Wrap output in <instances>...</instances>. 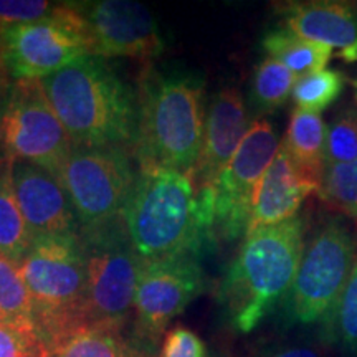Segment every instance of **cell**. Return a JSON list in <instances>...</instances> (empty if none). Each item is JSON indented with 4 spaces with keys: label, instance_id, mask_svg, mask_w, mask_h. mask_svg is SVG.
<instances>
[{
    "label": "cell",
    "instance_id": "6da1fadb",
    "mask_svg": "<svg viewBox=\"0 0 357 357\" xmlns=\"http://www.w3.org/2000/svg\"><path fill=\"white\" fill-rule=\"evenodd\" d=\"M42 86L73 147L134 151L137 100L105 58H78Z\"/></svg>",
    "mask_w": 357,
    "mask_h": 357
},
{
    "label": "cell",
    "instance_id": "7a4b0ae2",
    "mask_svg": "<svg viewBox=\"0 0 357 357\" xmlns=\"http://www.w3.org/2000/svg\"><path fill=\"white\" fill-rule=\"evenodd\" d=\"M204 82L194 73L146 66L137 95L134 151L141 172L189 174L204 141Z\"/></svg>",
    "mask_w": 357,
    "mask_h": 357
},
{
    "label": "cell",
    "instance_id": "3957f363",
    "mask_svg": "<svg viewBox=\"0 0 357 357\" xmlns=\"http://www.w3.org/2000/svg\"><path fill=\"white\" fill-rule=\"evenodd\" d=\"M305 250V220L293 217L252 234L220 284L218 300L238 333H252L287 300Z\"/></svg>",
    "mask_w": 357,
    "mask_h": 357
},
{
    "label": "cell",
    "instance_id": "277c9868",
    "mask_svg": "<svg viewBox=\"0 0 357 357\" xmlns=\"http://www.w3.org/2000/svg\"><path fill=\"white\" fill-rule=\"evenodd\" d=\"M124 220L132 247L144 261L200 257L213 245L200 225L197 194L189 174L141 172Z\"/></svg>",
    "mask_w": 357,
    "mask_h": 357
},
{
    "label": "cell",
    "instance_id": "5b68a950",
    "mask_svg": "<svg viewBox=\"0 0 357 357\" xmlns=\"http://www.w3.org/2000/svg\"><path fill=\"white\" fill-rule=\"evenodd\" d=\"M20 270L33 303V326L45 347L88 323L86 266L78 234L32 242Z\"/></svg>",
    "mask_w": 357,
    "mask_h": 357
},
{
    "label": "cell",
    "instance_id": "8992f818",
    "mask_svg": "<svg viewBox=\"0 0 357 357\" xmlns=\"http://www.w3.org/2000/svg\"><path fill=\"white\" fill-rule=\"evenodd\" d=\"M88 280V323L124 329L134 307L144 260L129 238L126 220L78 231Z\"/></svg>",
    "mask_w": 357,
    "mask_h": 357
},
{
    "label": "cell",
    "instance_id": "52a82bcc",
    "mask_svg": "<svg viewBox=\"0 0 357 357\" xmlns=\"http://www.w3.org/2000/svg\"><path fill=\"white\" fill-rule=\"evenodd\" d=\"M357 240L339 218L326 220L305 245L284 311L291 324L326 323L357 260Z\"/></svg>",
    "mask_w": 357,
    "mask_h": 357
},
{
    "label": "cell",
    "instance_id": "ba28073f",
    "mask_svg": "<svg viewBox=\"0 0 357 357\" xmlns=\"http://www.w3.org/2000/svg\"><path fill=\"white\" fill-rule=\"evenodd\" d=\"M86 55V26L73 2L56 3L42 20L0 30V65L12 82L43 79Z\"/></svg>",
    "mask_w": 357,
    "mask_h": 357
},
{
    "label": "cell",
    "instance_id": "9c48e42d",
    "mask_svg": "<svg viewBox=\"0 0 357 357\" xmlns=\"http://www.w3.org/2000/svg\"><path fill=\"white\" fill-rule=\"evenodd\" d=\"M82 229L121 220L136 187V174L126 151L73 147L60 171Z\"/></svg>",
    "mask_w": 357,
    "mask_h": 357
},
{
    "label": "cell",
    "instance_id": "30bf717a",
    "mask_svg": "<svg viewBox=\"0 0 357 357\" xmlns=\"http://www.w3.org/2000/svg\"><path fill=\"white\" fill-rule=\"evenodd\" d=\"M204 284L197 255L142 263L132 307V341L153 354L171 321L204 291Z\"/></svg>",
    "mask_w": 357,
    "mask_h": 357
},
{
    "label": "cell",
    "instance_id": "8fae6325",
    "mask_svg": "<svg viewBox=\"0 0 357 357\" xmlns=\"http://www.w3.org/2000/svg\"><path fill=\"white\" fill-rule=\"evenodd\" d=\"M2 147L8 159L38 164L55 177L60 176L73 144L48 101L42 79L13 83L2 126Z\"/></svg>",
    "mask_w": 357,
    "mask_h": 357
},
{
    "label": "cell",
    "instance_id": "7c38bea8",
    "mask_svg": "<svg viewBox=\"0 0 357 357\" xmlns=\"http://www.w3.org/2000/svg\"><path fill=\"white\" fill-rule=\"evenodd\" d=\"M280 149L273 126L257 119L245 134L234 158L213 184L215 238L234 240L247 234L258 182Z\"/></svg>",
    "mask_w": 357,
    "mask_h": 357
},
{
    "label": "cell",
    "instance_id": "4fadbf2b",
    "mask_svg": "<svg viewBox=\"0 0 357 357\" xmlns=\"http://www.w3.org/2000/svg\"><path fill=\"white\" fill-rule=\"evenodd\" d=\"M73 6L86 26L89 55L151 61L166 48L158 22L139 2L98 0Z\"/></svg>",
    "mask_w": 357,
    "mask_h": 357
},
{
    "label": "cell",
    "instance_id": "5bb4252c",
    "mask_svg": "<svg viewBox=\"0 0 357 357\" xmlns=\"http://www.w3.org/2000/svg\"><path fill=\"white\" fill-rule=\"evenodd\" d=\"M12 181L32 242L78 234L79 223L60 178L38 164L12 160Z\"/></svg>",
    "mask_w": 357,
    "mask_h": 357
},
{
    "label": "cell",
    "instance_id": "9a60e30c",
    "mask_svg": "<svg viewBox=\"0 0 357 357\" xmlns=\"http://www.w3.org/2000/svg\"><path fill=\"white\" fill-rule=\"evenodd\" d=\"M248 128L247 109L238 89H220L208 106L202 149L194 169L189 172L195 190L215 184L218 176L242 144Z\"/></svg>",
    "mask_w": 357,
    "mask_h": 357
},
{
    "label": "cell",
    "instance_id": "2e32d148",
    "mask_svg": "<svg viewBox=\"0 0 357 357\" xmlns=\"http://www.w3.org/2000/svg\"><path fill=\"white\" fill-rule=\"evenodd\" d=\"M312 192H318V187L303 176L280 144L278 154L257 185L247 234L296 217L301 204Z\"/></svg>",
    "mask_w": 357,
    "mask_h": 357
},
{
    "label": "cell",
    "instance_id": "e0dca14e",
    "mask_svg": "<svg viewBox=\"0 0 357 357\" xmlns=\"http://www.w3.org/2000/svg\"><path fill=\"white\" fill-rule=\"evenodd\" d=\"M284 26L310 42L337 48L346 60L357 58V13L341 2L288 3Z\"/></svg>",
    "mask_w": 357,
    "mask_h": 357
},
{
    "label": "cell",
    "instance_id": "ac0fdd59",
    "mask_svg": "<svg viewBox=\"0 0 357 357\" xmlns=\"http://www.w3.org/2000/svg\"><path fill=\"white\" fill-rule=\"evenodd\" d=\"M47 357H153V354L124 336L123 328L89 323L53 339L47 344Z\"/></svg>",
    "mask_w": 357,
    "mask_h": 357
},
{
    "label": "cell",
    "instance_id": "d6986e66",
    "mask_svg": "<svg viewBox=\"0 0 357 357\" xmlns=\"http://www.w3.org/2000/svg\"><path fill=\"white\" fill-rule=\"evenodd\" d=\"M281 147L319 192L326 169V124L321 114L294 109Z\"/></svg>",
    "mask_w": 357,
    "mask_h": 357
},
{
    "label": "cell",
    "instance_id": "ffe728a7",
    "mask_svg": "<svg viewBox=\"0 0 357 357\" xmlns=\"http://www.w3.org/2000/svg\"><path fill=\"white\" fill-rule=\"evenodd\" d=\"M32 236L29 234L24 213L15 197L12 181V159H0V255L20 263L29 248Z\"/></svg>",
    "mask_w": 357,
    "mask_h": 357
},
{
    "label": "cell",
    "instance_id": "44dd1931",
    "mask_svg": "<svg viewBox=\"0 0 357 357\" xmlns=\"http://www.w3.org/2000/svg\"><path fill=\"white\" fill-rule=\"evenodd\" d=\"M263 50L296 77L324 70L333 56V48L298 37L287 29L268 32L263 38Z\"/></svg>",
    "mask_w": 357,
    "mask_h": 357
},
{
    "label": "cell",
    "instance_id": "7402d4cb",
    "mask_svg": "<svg viewBox=\"0 0 357 357\" xmlns=\"http://www.w3.org/2000/svg\"><path fill=\"white\" fill-rule=\"evenodd\" d=\"M0 321L33 324V303L20 263L0 255Z\"/></svg>",
    "mask_w": 357,
    "mask_h": 357
},
{
    "label": "cell",
    "instance_id": "603a6c76",
    "mask_svg": "<svg viewBox=\"0 0 357 357\" xmlns=\"http://www.w3.org/2000/svg\"><path fill=\"white\" fill-rule=\"evenodd\" d=\"M298 77L291 70L273 58H265L257 66L253 77L252 98L253 102L263 111H273L281 108L288 98L293 95L294 83Z\"/></svg>",
    "mask_w": 357,
    "mask_h": 357
},
{
    "label": "cell",
    "instance_id": "cb8c5ba5",
    "mask_svg": "<svg viewBox=\"0 0 357 357\" xmlns=\"http://www.w3.org/2000/svg\"><path fill=\"white\" fill-rule=\"evenodd\" d=\"M342 89L344 77L337 70H321L298 77L291 96L298 109L321 114L341 96Z\"/></svg>",
    "mask_w": 357,
    "mask_h": 357
},
{
    "label": "cell",
    "instance_id": "d4e9b609",
    "mask_svg": "<svg viewBox=\"0 0 357 357\" xmlns=\"http://www.w3.org/2000/svg\"><path fill=\"white\" fill-rule=\"evenodd\" d=\"M326 337L357 354V260L336 307L324 323Z\"/></svg>",
    "mask_w": 357,
    "mask_h": 357
},
{
    "label": "cell",
    "instance_id": "484cf974",
    "mask_svg": "<svg viewBox=\"0 0 357 357\" xmlns=\"http://www.w3.org/2000/svg\"><path fill=\"white\" fill-rule=\"evenodd\" d=\"M318 194L334 211L357 218V159L326 167Z\"/></svg>",
    "mask_w": 357,
    "mask_h": 357
},
{
    "label": "cell",
    "instance_id": "4316f807",
    "mask_svg": "<svg viewBox=\"0 0 357 357\" xmlns=\"http://www.w3.org/2000/svg\"><path fill=\"white\" fill-rule=\"evenodd\" d=\"M357 159V105L339 109L326 128V167Z\"/></svg>",
    "mask_w": 357,
    "mask_h": 357
},
{
    "label": "cell",
    "instance_id": "83f0119b",
    "mask_svg": "<svg viewBox=\"0 0 357 357\" xmlns=\"http://www.w3.org/2000/svg\"><path fill=\"white\" fill-rule=\"evenodd\" d=\"M0 357H47V347L33 324L0 321Z\"/></svg>",
    "mask_w": 357,
    "mask_h": 357
},
{
    "label": "cell",
    "instance_id": "f1b7e54d",
    "mask_svg": "<svg viewBox=\"0 0 357 357\" xmlns=\"http://www.w3.org/2000/svg\"><path fill=\"white\" fill-rule=\"evenodd\" d=\"M55 7L56 3L47 0H0V30L42 20Z\"/></svg>",
    "mask_w": 357,
    "mask_h": 357
},
{
    "label": "cell",
    "instance_id": "f546056e",
    "mask_svg": "<svg viewBox=\"0 0 357 357\" xmlns=\"http://www.w3.org/2000/svg\"><path fill=\"white\" fill-rule=\"evenodd\" d=\"M159 357H207V347L199 334L185 326H176L164 334Z\"/></svg>",
    "mask_w": 357,
    "mask_h": 357
},
{
    "label": "cell",
    "instance_id": "4dcf8cb0",
    "mask_svg": "<svg viewBox=\"0 0 357 357\" xmlns=\"http://www.w3.org/2000/svg\"><path fill=\"white\" fill-rule=\"evenodd\" d=\"M13 83L15 82H12V78L8 77L6 70H3L2 65H0V159L6 158V154H3V147H2V126H3V119H6L8 105H10Z\"/></svg>",
    "mask_w": 357,
    "mask_h": 357
},
{
    "label": "cell",
    "instance_id": "1f68e13d",
    "mask_svg": "<svg viewBox=\"0 0 357 357\" xmlns=\"http://www.w3.org/2000/svg\"><path fill=\"white\" fill-rule=\"evenodd\" d=\"M263 357H324L321 349L311 344H291L278 347Z\"/></svg>",
    "mask_w": 357,
    "mask_h": 357
}]
</instances>
